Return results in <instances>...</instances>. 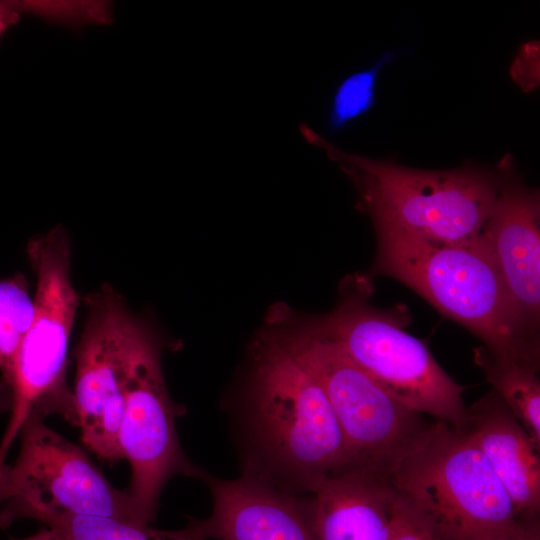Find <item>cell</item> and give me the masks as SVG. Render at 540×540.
Wrapping results in <instances>:
<instances>
[{
	"label": "cell",
	"instance_id": "8fae6325",
	"mask_svg": "<svg viewBox=\"0 0 540 540\" xmlns=\"http://www.w3.org/2000/svg\"><path fill=\"white\" fill-rule=\"evenodd\" d=\"M505 160L500 190L482 231L507 294L527 331L539 337L540 201Z\"/></svg>",
	"mask_w": 540,
	"mask_h": 540
},
{
	"label": "cell",
	"instance_id": "7a4b0ae2",
	"mask_svg": "<svg viewBox=\"0 0 540 540\" xmlns=\"http://www.w3.org/2000/svg\"><path fill=\"white\" fill-rule=\"evenodd\" d=\"M376 256L368 276L385 275L412 289L488 349L540 365L539 337L522 324L481 235L439 244L374 226Z\"/></svg>",
	"mask_w": 540,
	"mask_h": 540
},
{
	"label": "cell",
	"instance_id": "2e32d148",
	"mask_svg": "<svg viewBox=\"0 0 540 540\" xmlns=\"http://www.w3.org/2000/svg\"><path fill=\"white\" fill-rule=\"evenodd\" d=\"M47 527L65 540H208L201 519L191 518L182 529L165 530L102 516H63Z\"/></svg>",
	"mask_w": 540,
	"mask_h": 540
},
{
	"label": "cell",
	"instance_id": "4fadbf2b",
	"mask_svg": "<svg viewBox=\"0 0 540 540\" xmlns=\"http://www.w3.org/2000/svg\"><path fill=\"white\" fill-rule=\"evenodd\" d=\"M460 430L482 452L519 517L539 519L540 445L494 390L467 407Z\"/></svg>",
	"mask_w": 540,
	"mask_h": 540
},
{
	"label": "cell",
	"instance_id": "5bb4252c",
	"mask_svg": "<svg viewBox=\"0 0 540 540\" xmlns=\"http://www.w3.org/2000/svg\"><path fill=\"white\" fill-rule=\"evenodd\" d=\"M395 495L387 477L347 470L308 496L315 540H389Z\"/></svg>",
	"mask_w": 540,
	"mask_h": 540
},
{
	"label": "cell",
	"instance_id": "30bf717a",
	"mask_svg": "<svg viewBox=\"0 0 540 540\" xmlns=\"http://www.w3.org/2000/svg\"><path fill=\"white\" fill-rule=\"evenodd\" d=\"M86 319L75 348L73 393L85 447L108 462L123 459L119 429L128 357L138 316L109 284L83 299Z\"/></svg>",
	"mask_w": 540,
	"mask_h": 540
},
{
	"label": "cell",
	"instance_id": "ac0fdd59",
	"mask_svg": "<svg viewBox=\"0 0 540 540\" xmlns=\"http://www.w3.org/2000/svg\"><path fill=\"white\" fill-rule=\"evenodd\" d=\"M394 57V53L387 51L371 67L352 73L339 83L327 116V128L331 134L341 132L375 105L380 71Z\"/></svg>",
	"mask_w": 540,
	"mask_h": 540
},
{
	"label": "cell",
	"instance_id": "9c48e42d",
	"mask_svg": "<svg viewBox=\"0 0 540 540\" xmlns=\"http://www.w3.org/2000/svg\"><path fill=\"white\" fill-rule=\"evenodd\" d=\"M162 341L138 316L127 363L119 445L131 468L127 491L146 523L156 516L167 482L182 475L201 479L205 470L182 449L176 420L184 407L171 399L161 364Z\"/></svg>",
	"mask_w": 540,
	"mask_h": 540
},
{
	"label": "cell",
	"instance_id": "7c38bea8",
	"mask_svg": "<svg viewBox=\"0 0 540 540\" xmlns=\"http://www.w3.org/2000/svg\"><path fill=\"white\" fill-rule=\"evenodd\" d=\"M212 511L201 519L207 539L315 540L308 496L286 493L255 477L218 478L204 471Z\"/></svg>",
	"mask_w": 540,
	"mask_h": 540
},
{
	"label": "cell",
	"instance_id": "5b68a950",
	"mask_svg": "<svg viewBox=\"0 0 540 540\" xmlns=\"http://www.w3.org/2000/svg\"><path fill=\"white\" fill-rule=\"evenodd\" d=\"M372 285L368 275L345 278L336 307L304 320L404 405L461 429L465 387L442 369L426 342L406 331L410 315L405 306L380 309L370 303Z\"/></svg>",
	"mask_w": 540,
	"mask_h": 540
},
{
	"label": "cell",
	"instance_id": "ffe728a7",
	"mask_svg": "<svg viewBox=\"0 0 540 540\" xmlns=\"http://www.w3.org/2000/svg\"><path fill=\"white\" fill-rule=\"evenodd\" d=\"M389 540H431L427 532L414 519L396 496L392 512Z\"/></svg>",
	"mask_w": 540,
	"mask_h": 540
},
{
	"label": "cell",
	"instance_id": "603a6c76",
	"mask_svg": "<svg viewBox=\"0 0 540 540\" xmlns=\"http://www.w3.org/2000/svg\"><path fill=\"white\" fill-rule=\"evenodd\" d=\"M10 540H65L58 532L51 528H43L25 538H10Z\"/></svg>",
	"mask_w": 540,
	"mask_h": 540
},
{
	"label": "cell",
	"instance_id": "3957f363",
	"mask_svg": "<svg viewBox=\"0 0 540 540\" xmlns=\"http://www.w3.org/2000/svg\"><path fill=\"white\" fill-rule=\"evenodd\" d=\"M302 137L323 149L353 183L357 208L374 226L439 244L477 239L495 205L504 174L465 167L448 171L411 169L341 150L306 123Z\"/></svg>",
	"mask_w": 540,
	"mask_h": 540
},
{
	"label": "cell",
	"instance_id": "6da1fadb",
	"mask_svg": "<svg viewBox=\"0 0 540 540\" xmlns=\"http://www.w3.org/2000/svg\"><path fill=\"white\" fill-rule=\"evenodd\" d=\"M226 412L241 474L309 496L328 477L350 470L321 384L270 324L254 340Z\"/></svg>",
	"mask_w": 540,
	"mask_h": 540
},
{
	"label": "cell",
	"instance_id": "8992f818",
	"mask_svg": "<svg viewBox=\"0 0 540 540\" xmlns=\"http://www.w3.org/2000/svg\"><path fill=\"white\" fill-rule=\"evenodd\" d=\"M269 323L321 384L342 432L350 470L388 477L423 440L433 422L407 407L334 342L275 310Z\"/></svg>",
	"mask_w": 540,
	"mask_h": 540
},
{
	"label": "cell",
	"instance_id": "e0dca14e",
	"mask_svg": "<svg viewBox=\"0 0 540 540\" xmlns=\"http://www.w3.org/2000/svg\"><path fill=\"white\" fill-rule=\"evenodd\" d=\"M34 297L21 273L0 279V373L3 387L10 379L18 350L33 322Z\"/></svg>",
	"mask_w": 540,
	"mask_h": 540
},
{
	"label": "cell",
	"instance_id": "52a82bcc",
	"mask_svg": "<svg viewBox=\"0 0 540 540\" xmlns=\"http://www.w3.org/2000/svg\"><path fill=\"white\" fill-rule=\"evenodd\" d=\"M27 255L36 276L35 315L4 387L11 395L6 442L15 441L31 417L56 414L77 423L66 369L80 299L71 280L66 229L59 225L35 236L27 245Z\"/></svg>",
	"mask_w": 540,
	"mask_h": 540
},
{
	"label": "cell",
	"instance_id": "7402d4cb",
	"mask_svg": "<svg viewBox=\"0 0 540 540\" xmlns=\"http://www.w3.org/2000/svg\"><path fill=\"white\" fill-rule=\"evenodd\" d=\"M19 16L14 1H0V37L9 26L18 21Z\"/></svg>",
	"mask_w": 540,
	"mask_h": 540
},
{
	"label": "cell",
	"instance_id": "ba28073f",
	"mask_svg": "<svg viewBox=\"0 0 540 540\" xmlns=\"http://www.w3.org/2000/svg\"><path fill=\"white\" fill-rule=\"evenodd\" d=\"M20 451L0 470V528L17 519L47 525L63 516H102L146 523L126 490L105 478L79 446L32 417L22 427Z\"/></svg>",
	"mask_w": 540,
	"mask_h": 540
},
{
	"label": "cell",
	"instance_id": "9a60e30c",
	"mask_svg": "<svg viewBox=\"0 0 540 540\" xmlns=\"http://www.w3.org/2000/svg\"><path fill=\"white\" fill-rule=\"evenodd\" d=\"M474 361L493 390L540 445L539 366L496 353L483 345L474 349Z\"/></svg>",
	"mask_w": 540,
	"mask_h": 540
},
{
	"label": "cell",
	"instance_id": "d6986e66",
	"mask_svg": "<svg viewBox=\"0 0 540 540\" xmlns=\"http://www.w3.org/2000/svg\"><path fill=\"white\" fill-rule=\"evenodd\" d=\"M513 80L526 92L539 83V43L532 41L521 46L510 69Z\"/></svg>",
	"mask_w": 540,
	"mask_h": 540
},
{
	"label": "cell",
	"instance_id": "44dd1931",
	"mask_svg": "<svg viewBox=\"0 0 540 540\" xmlns=\"http://www.w3.org/2000/svg\"><path fill=\"white\" fill-rule=\"evenodd\" d=\"M505 540H540L539 519L525 520L518 530Z\"/></svg>",
	"mask_w": 540,
	"mask_h": 540
},
{
	"label": "cell",
	"instance_id": "277c9868",
	"mask_svg": "<svg viewBox=\"0 0 540 540\" xmlns=\"http://www.w3.org/2000/svg\"><path fill=\"white\" fill-rule=\"evenodd\" d=\"M387 479L431 540H505L525 521L475 443L442 421Z\"/></svg>",
	"mask_w": 540,
	"mask_h": 540
}]
</instances>
